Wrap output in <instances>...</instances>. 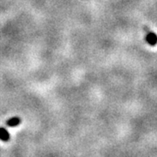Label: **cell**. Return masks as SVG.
I'll use <instances>...</instances> for the list:
<instances>
[{
    "label": "cell",
    "instance_id": "cell-3",
    "mask_svg": "<svg viewBox=\"0 0 157 157\" xmlns=\"http://www.w3.org/2000/svg\"><path fill=\"white\" fill-rule=\"evenodd\" d=\"M10 139V134L5 128H0V140L2 141H8Z\"/></svg>",
    "mask_w": 157,
    "mask_h": 157
},
{
    "label": "cell",
    "instance_id": "cell-1",
    "mask_svg": "<svg viewBox=\"0 0 157 157\" xmlns=\"http://www.w3.org/2000/svg\"><path fill=\"white\" fill-rule=\"evenodd\" d=\"M147 32V36H146V41L152 46H155L157 45V35L153 32L148 31L147 29H145Z\"/></svg>",
    "mask_w": 157,
    "mask_h": 157
},
{
    "label": "cell",
    "instance_id": "cell-2",
    "mask_svg": "<svg viewBox=\"0 0 157 157\" xmlns=\"http://www.w3.org/2000/svg\"><path fill=\"white\" fill-rule=\"evenodd\" d=\"M21 122V120L19 117H12L11 119H9L7 121H6V125L10 128H15L19 125V123Z\"/></svg>",
    "mask_w": 157,
    "mask_h": 157
}]
</instances>
